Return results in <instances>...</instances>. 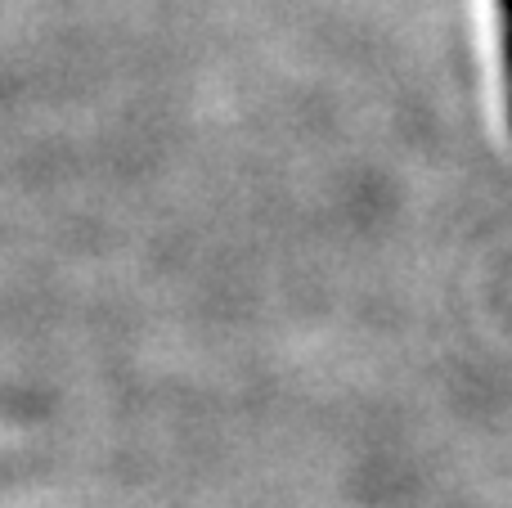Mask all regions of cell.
<instances>
[{
    "mask_svg": "<svg viewBox=\"0 0 512 508\" xmlns=\"http://www.w3.org/2000/svg\"><path fill=\"white\" fill-rule=\"evenodd\" d=\"M499 27H504V72H508V126H512V0H499Z\"/></svg>",
    "mask_w": 512,
    "mask_h": 508,
    "instance_id": "cell-1",
    "label": "cell"
}]
</instances>
